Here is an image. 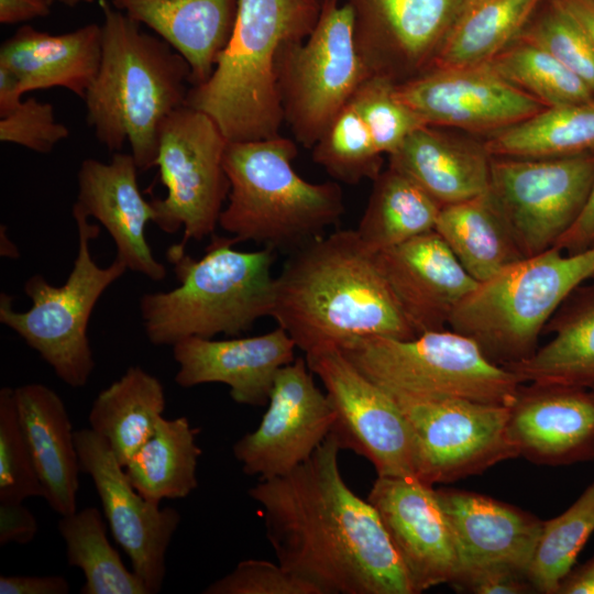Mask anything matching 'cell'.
<instances>
[{
  "label": "cell",
  "mask_w": 594,
  "mask_h": 594,
  "mask_svg": "<svg viewBox=\"0 0 594 594\" xmlns=\"http://www.w3.org/2000/svg\"><path fill=\"white\" fill-rule=\"evenodd\" d=\"M341 450L330 432L296 469L248 491L277 562L320 594H416L377 510L345 483Z\"/></svg>",
  "instance_id": "6da1fadb"
},
{
  "label": "cell",
  "mask_w": 594,
  "mask_h": 594,
  "mask_svg": "<svg viewBox=\"0 0 594 594\" xmlns=\"http://www.w3.org/2000/svg\"><path fill=\"white\" fill-rule=\"evenodd\" d=\"M297 349L418 334L402 311L376 258L355 230H338L289 253L275 277L271 316Z\"/></svg>",
  "instance_id": "7a4b0ae2"
},
{
  "label": "cell",
  "mask_w": 594,
  "mask_h": 594,
  "mask_svg": "<svg viewBox=\"0 0 594 594\" xmlns=\"http://www.w3.org/2000/svg\"><path fill=\"white\" fill-rule=\"evenodd\" d=\"M101 59L84 98L87 123L110 152L125 142L139 170L156 164L160 132L176 109L185 106L190 68L161 37L101 0Z\"/></svg>",
  "instance_id": "3957f363"
},
{
  "label": "cell",
  "mask_w": 594,
  "mask_h": 594,
  "mask_svg": "<svg viewBox=\"0 0 594 594\" xmlns=\"http://www.w3.org/2000/svg\"><path fill=\"white\" fill-rule=\"evenodd\" d=\"M321 6V0H239L227 46L211 76L189 88L185 105L212 118L229 142L279 135L278 54L310 34Z\"/></svg>",
  "instance_id": "277c9868"
},
{
  "label": "cell",
  "mask_w": 594,
  "mask_h": 594,
  "mask_svg": "<svg viewBox=\"0 0 594 594\" xmlns=\"http://www.w3.org/2000/svg\"><path fill=\"white\" fill-rule=\"evenodd\" d=\"M232 237L212 235L205 255L196 260L178 243L166 252L179 285L144 294L140 312L148 341L175 345L188 338L237 337L271 316L276 252L270 248L239 251Z\"/></svg>",
  "instance_id": "5b68a950"
},
{
  "label": "cell",
  "mask_w": 594,
  "mask_h": 594,
  "mask_svg": "<svg viewBox=\"0 0 594 594\" xmlns=\"http://www.w3.org/2000/svg\"><path fill=\"white\" fill-rule=\"evenodd\" d=\"M296 143L277 135L228 142L223 166L230 183L219 227L237 242L292 253L324 235L344 213L338 182L310 183L293 167Z\"/></svg>",
  "instance_id": "8992f818"
},
{
  "label": "cell",
  "mask_w": 594,
  "mask_h": 594,
  "mask_svg": "<svg viewBox=\"0 0 594 594\" xmlns=\"http://www.w3.org/2000/svg\"><path fill=\"white\" fill-rule=\"evenodd\" d=\"M593 277L594 248L568 254L553 246L479 283L448 324L474 340L493 363L508 366L537 351L553 314L575 288Z\"/></svg>",
  "instance_id": "52a82bcc"
},
{
  "label": "cell",
  "mask_w": 594,
  "mask_h": 594,
  "mask_svg": "<svg viewBox=\"0 0 594 594\" xmlns=\"http://www.w3.org/2000/svg\"><path fill=\"white\" fill-rule=\"evenodd\" d=\"M339 349L392 395L509 406L522 384L514 372L488 360L474 340L453 330L408 340L374 336Z\"/></svg>",
  "instance_id": "ba28073f"
},
{
  "label": "cell",
  "mask_w": 594,
  "mask_h": 594,
  "mask_svg": "<svg viewBox=\"0 0 594 594\" xmlns=\"http://www.w3.org/2000/svg\"><path fill=\"white\" fill-rule=\"evenodd\" d=\"M78 231V251L73 268L62 286H54L41 274L23 286L32 306L26 311L13 308V297L0 296V322L14 331L53 369L56 376L73 388L86 386L95 370L87 336L92 310L110 285L128 270L119 258L100 267L90 253L89 242L100 229L73 206Z\"/></svg>",
  "instance_id": "9c48e42d"
},
{
  "label": "cell",
  "mask_w": 594,
  "mask_h": 594,
  "mask_svg": "<svg viewBox=\"0 0 594 594\" xmlns=\"http://www.w3.org/2000/svg\"><path fill=\"white\" fill-rule=\"evenodd\" d=\"M367 77L354 43L351 8L323 0L310 34L285 44L276 63L284 121L297 142L311 148Z\"/></svg>",
  "instance_id": "30bf717a"
},
{
  "label": "cell",
  "mask_w": 594,
  "mask_h": 594,
  "mask_svg": "<svg viewBox=\"0 0 594 594\" xmlns=\"http://www.w3.org/2000/svg\"><path fill=\"white\" fill-rule=\"evenodd\" d=\"M207 113L183 106L161 128L156 164L167 194L151 200L153 222L173 234L183 229L189 240L213 235L228 199L230 183L223 166L228 145Z\"/></svg>",
  "instance_id": "8fae6325"
},
{
  "label": "cell",
  "mask_w": 594,
  "mask_h": 594,
  "mask_svg": "<svg viewBox=\"0 0 594 594\" xmlns=\"http://www.w3.org/2000/svg\"><path fill=\"white\" fill-rule=\"evenodd\" d=\"M594 184V152L548 158L492 156L488 193L525 257L558 243Z\"/></svg>",
  "instance_id": "7c38bea8"
},
{
  "label": "cell",
  "mask_w": 594,
  "mask_h": 594,
  "mask_svg": "<svg viewBox=\"0 0 594 594\" xmlns=\"http://www.w3.org/2000/svg\"><path fill=\"white\" fill-rule=\"evenodd\" d=\"M389 395L413 432L416 477L430 485L479 475L518 458L507 430L508 406Z\"/></svg>",
  "instance_id": "4fadbf2b"
},
{
  "label": "cell",
  "mask_w": 594,
  "mask_h": 594,
  "mask_svg": "<svg viewBox=\"0 0 594 594\" xmlns=\"http://www.w3.org/2000/svg\"><path fill=\"white\" fill-rule=\"evenodd\" d=\"M334 410L341 449L369 460L377 476H416L410 426L395 399L334 345L305 353Z\"/></svg>",
  "instance_id": "5bb4252c"
},
{
  "label": "cell",
  "mask_w": 594,
  "mask_h": 594,
  "mask_svg": "<svg viewBox=\"0 0 594 594\" xmlns=\"http://www.w3.org/2000/svg\"><path fill=\"white\" fill-rule=\"evenodd\" d=\"M266 406L257 428L232 448L242 471L258 480L285 475L308 460L336 420L326 392L301 356L278 371Z\"/></svg>",
  "instance_id": "9a60e30c"
},
{
  "label": "cell",
  "mask_w": 594,
  "mask_h": 594,
  "mask_svg": "<svg viewBox=\"0 0 594 594\" xmlns=\"http://www.w3.org/2000/svg\"><path fill=\"white\" fill-rule=\"evenodd\" d=\"M370 76L399 85L429 70L470 0H341Z\"/></svg>",
  "instance_id": "2e32d148"
},
{
  "label": "cell",
  "mask_w": 594,
  "mask_h": 594,
  "mask_svg": "<svg viewBox=\"0 0 594 594\" xmlns=\"http://www.w3.org/2000/svg\"><path fill=\"white\" fill-rule=\"evenodd\" d=\"M80 469L91 479L117 543L150 594L161 592L166 552L182 517L173 507L142 496L103 438L92 429L75 431Z\"/></svg>",
  "instance_id": "e0dca14e"
},
{
  "label": "cell",
  "mask_w": 594,
  "mask_h": 594,
  "mask_svg": "<svg viewBox=\"0 0 594 594\" xmlns=\"http://www.w3.org/2000/svg\"><path fill=\"white\" fill-rule=\"evenodd\" d=\"M396 94L425 124L484 138L546 108L487 63L431 68L396 85Z\"/></svg>",
  "instance_id": "ac0fdd59"
},
{
  "label": "cell",
  "mask_w": 594,
  "mask_h": 594,
  "mask_svg": "<svg viewBox=\"0 0 594 594\" xmlns=\"http://www.w3.org/2000/svg\"><path fill=\"white\" fill-rule=\"evenodd\" d=\"M367 501L377 510L415 593L451 585L459 573V556L433 485L416 476H377Z\"/></svg>",
  "instance_id": "d6986e66"
},
{
  "label": "cell",
  "mask_w": 594,
  "mask_h": 594,
  "mask_svg": "<svg viewBox=\"0 0 594 594\" xmlns=\"http://www.w3.org/2000/svg\"><path fill=\"white\" fill-rule=\"evenodd\" d=\"M507 430L518 457L540 465L594 460V391L521 384L508 406Z\"/></svg>",
  "instance_id": "ffe728a7"
},
{
  "label": "cell",
  "mask_w": 594,
  "mask_h": 594,
  "mask_svg": "<svg viewBox=\"0 0 594 594\" xmlns=\"http://www.w3.org/2000/svg\"><path fill=\"white\" fill-rule=\"evenodd\" d=\"M172 348L178 365L175 375L178 386L221 383L229 387L233 402L253 407L267 405L278 371L296 359L297 349L279 326L253 337L188 338Z\"/></svg>",
  "instance_id": "44dd1931"
},
{
  "label": "cell",
  "mask_w": 594,
  "mask_h": 594,
  "mask_svg": "<svg viewBox=\"0 0 594 594\" xmlns=\"http://www.w3.org/2000/svg\"><path fill=\"white\" fill-rule=\"evenodd\" d=\"M377 263L417 334L442 330L479 285L436 230L376 252Z\"/></svg>",
  "instance_id": "7402d4cb"
},
{
  "label": "cell",
  "mask_w": 594,
  "mask_h": 594,
  "mask_svg": "<svg viewBox=\"0 0 594 594\" xmlns=\"http://www.w3.org/2000/svg\"><path fill=\"white\" fill-rule=\"evenodd\" d=\"M436 494L457 544V579L493 566L514 569L528 576L543 520L475 492L441 487Z\"/></svg>",
  "instance_id": "603a6c76"
},
{
  "label": "cell",
  "mask_w": 594,
  "mask_h": 594,
  "mask_svg": "<svg viewBox=\"0 0 594 594\" xmlns=\"http://www.w3.org/2000/svg\"><path fill=\"white\" fill-rule=\"evenodd\" d=\"M138 170L132 154L116 152L108 163L84 160L77 173L74 205L108 231L117 248L116 257L129 271L162 282L166 267L154 257L145 233L154 219V209L141 194Z\"/></svg>",
  "instance_id": "cb8c5ba5"
},
{
  "label": "cell",
  "mask_w": 594,
  "mask_h": 594,
  "mask_svg": "<svg viewBox=\"0 0 594 594\" xmlns=\"http://www.w3.org/2000/svg\"><path fill=\"white\" fill-rule=\"evenodd\" d=\"M424 125L388 156V166L413 179L441 207L488 191L492 155L483 139Z\"/></svg>",
  "instance_id": "d4e9b609"
},
{
  "label": "cell",
  "mask_w": 594,
  "mask_h": 594,
  "mask_svg": "<svg viewBox=\"0 0 594 594\" xmlns=\"http://www.w3.org/2000/svg\"><path fill=\"white\" fill-rule=\"evenodd\" d=\"M101 59V25L63 34L22 25L0 46V66L14 74L22 91L59 87L84 100Z\"/></svg>",
  "instance_id": "484cf974"
},
{
  "label": "cell",
  "mask_w": 594,
  "mask_h": 594,
  "mask_svg": "<svg viewBox=\"0 0 594 594\" xmlns=\"http://www.w3.org/2000/svg\"><path fill=\"white\" fill-rule=\"evenodd\" d=\"M14 399L43 497L61 516L75 513L81 469L75 431L63 399L40 383L15 387Z\"/></svg>",
  "instance_id": "4316f807"
},
{
  "label": "cell",
  "mask_w": 594,
  "mask_h": 594,
  "mask_svg": "<svg viewBox=\"0 0 594 594\" xmlns=\"http://www.w3.org/2000/svg\"><path fill=\"white\" fill-rule=\"evenodd\" d=\"M153 30L190 68V87L204 84L227 46L239 0H109Z\"/></svg>",
  "instance_id": "83f0119b"
},
{
  "label": "cell",
  "mask_w": 594,
  "mask_h": 594,
  "mask_svg": "<svg viewBox=\"0 0 594 594\" xmlns=\"http://www.w3.org/2000/svg\"><path fill=\"white\" fill-rule=\"evenodd\" d=\"M581 288L571 293L546 324L553 338L527 360L505 366L522 384L594 388V285Z\"/></svg>",
  "instance_id": "f1b7e54d"
},
{
  "label": "cell",
  "mask_w": 594,
  "mask_h": 594,
  "mask_svg": "<svg viewBox=\"0 0 594 594\" xmlns=\"http://www.w3.org/2000/svg\"><path fill=\"white\" fill-rule=\"evenodd\" d=\"M435 230L477 283L525 258L488 191L443 206Z\"/></svg>",
  "instance_id": "f546056e"
},
{
  "label": "cell",
  "mask_w": 594,
  "mask_h": 594,
  "mask_svg": "<svg viewBox=\"0 0 594 594\" xmlns=\"http://www.w3.org/2000/svg\"><path fill=\"white\" fill-rule=\"evenodd\" d=\"M165 404L158 378L141 366H130L97 395L88 415L89 426L106 440L124 468L153 433Z\"/></svg>",
  "instance_id": "4dcf8cb0"
},
{
  "label": "cell",
  "mask_w": 594,
  "mask_h": 594,
  "mask_svg": "<svg viewBox=\"0 0 594 594\" xmlns=\"http://www.w3.org/2000/svg\"><path fill=\"white\" fill-rule=\"evenodd\" d=\"M199 430L186 417L158 420L151 437L124 466L135 490L155 503L184 498L198 486L197 466L201 449Z\"/></svg>",
  "instance_id": "1f68e13d"
},
{
  "label": "cell",
  "mask_w": 594,
  "mask_h": 594,
  "mask_svg": "<svg viewBox=\"0 0 594 594\" xmlns=\"http://www.w3.org/2000/svg\"><path fill=\"white\" fill-rule=\"evenodd\" d=\"M492 156L548 158L594 152V100L543 108L483 138Z\"/></svg>",
  "instance_id": "d6a6232c"
},
{
  "label": "cell",
  "mask_w": 594,
  "mask_h": 594,
  "mask_svg": "<svg viewBox=\"0 0 594 594\" xmlns=\"http://www.w3.org/2000/svg\"><path fill=\"white\" fill-rule=\"evenodd\" d=\"M441 208L413 179L388 166L373 179L355 231L377 252L435 230Z\"/></svg>",
  "instance_id": "836d02e7"
},
{
  "label": "cell",
  "mask_w": 594,
  "mask_h": 594,
  "mask_svg": "<svg viewBox=\"0 0 594 594\" xmlns=\"http://www.w3.org/2000/svg\"><path fill=\"white\" fill-rule=\"evenodd\" d=\"M541 1L470 0L431 68L465 67L490 62L518 37Z\"/></svg>",
  "instance_id": "e575fe53"
},
{
  "label": "cell",
  "mask_w": 594,
  "mask_h": 594,
  "mask_svg": "<svg viewBox=\"0 0 594 594\" xmlns=\"http://www.w3.org/2000/svg\"><path fill=\"white\" fill-rule=\"evenodd\" d=\"M58 531L68 565L80 569L81 594H150L147 587L123 563L107 536V524L97 507L61 516Z\"/></svg>",
  "instance_id": "d590c367"
},
{
  "label": "cell",
  "mask_w": 594,
  "mask_h": 594,
  "mask_svg": "<svg viewBox=\"0 0 594 594\" xmlns=\"http://www.w3.org/2000/svg\"><path fill=\"white\" fill-rule=\"evenodd\" d=\"M487 64L546 108L594 100V92L544 50L515 40Z\"/></svg>",
  "instance_id": "8d00e7d4"
},
{
  "label": "cell",
  "mask_w": 594,
  "mask_h": 594,
  "mask_svg": "<svg viewBox=\"0 0 594 594\" xmlns=\"http://www.w3.org/2000/svg\"><path fill=\"white\" fill-rule=\"evenodd\" d=\"M594 532V482L561 515L543 520L528 570L536 593L557 594Z\"/></svg>",
  "instance_id": "74e56055"
},
{
  "label": "cell",
  "mask_w": 594,
  "mask_h": 594,
  "mask_svg": "<svg viewBox=\"0 0 594 594\" xmlns=\"http://www.w3.org/2000/svg\"><path fill=\"white\" fill-rule=\"evenodd\" d=\"M382 156L350 101L311 147L312 161L336 182L348 185H356L366 178L373 180L383 170Z\"/></svg>",
  "instance_id": "f35d334b"
},
{
  "label": "cell",
  "mask_w": 594,
  "mask_h": 594,
  "mask_svg": "<svg viewBox=\"0 0 594 594\" xmlns=\"http://www.w3.org/2000/svg\"><path fill=\"white\" fill-rule=\"evenodd\" d=\"M580 77L594 92V50L579 22L556 0H542L520 34Z\"/></svg>",
  "instance_id": "ab89813d"
},
{
  "label": "cell",
  "mask_w": 594,
  "mask_h": 594,
  "mask_svg": "<svg viewBox=\"0 0 594 594\" xmlns=\"http://www.w3.org/2000/svg\"><path fill=\"white\" fill-rule=\"evenodd\" d=\"M350 102L365 122L381 154H393L417 129L427 125L396 94V84L367 77Z\"/></svg>",
  "instance_id": "60d3db41"
},
{
  "label": "cell",
  "mask_w": 594,
  "mask_h": 594,
  "mask_svg": "<svg viewBox=\"0 0 594 594\" xmlns=\"http://www.w3.org/2000/svg\"><path fill=\"white\" fill-rule=\"evenodd\" d=\"M44 496L29 446L23 435L14 388L0 389V503H23Z\"/></svg>",
  "instance_id": "b9f144b4"
},
{
  "label": "cell",
  "mask_w": 594,
  "mask_h": 594,
  "mask_svg": "<svg viewBox=\"0 0 594 594\" xmlns=\"http://www.w3.org/2000/svg\"><path fill=\"white\" fill-rule=\"evenodd\" d=\"M204 594H320L310 583L279 562L243 560L210 583Z\"/></svg>",
  "instance_id": "7bdbcfd3"
},
{
  "label": "cell",
  "mask_w": 594,
  "mask_h": 594,
  "mask_svg": "<svg viewBox=\"0 0 594 594\" xmlns=\"http://www.w3.org/2000/svg\"><path fill=\"white\" fill-rule=\"evenodd\" d=\"M68 136V128L55 120L53 106L35 98L21 100L0 116V141L36 153H50Z\"/></svg>",
  "instance_id": "ee69618b"
},
{
  "label": "cell",
  "mask_w": 594,
  "mask_h": 594,
  "mask_svg": "<svg viewBox=\"0 0 594 594\" xmlns=\"http://www.w3.org/2000/svg\"><path fill=\"white\" fill-rule=\"evenodd\" d=\"M451 586L474 594L536 593L527 574L509 568L493 566L459 576Z\"/></svg>",
  "instance_id": "f6af8a7d"
},
{
  "label": "cell",
  "mask_w": 594,
  "mask_h": 594,
  "mask_svg": "<svg viewBox=\"0 0 594 594\" xmlns=\"http://www.w3.org/2000/svg\"><path fill=\"white\" fill-rule=\"evenodd\" d=\"M38 530L33 513L23 503H0V544H26Z\"/></svg>",
  "instance_id": "bcb514c9"
},
{
  "label": "cell",
  "mask_w": 594,
  "mask_h": 594,
  "mask_svg": "<svg viewBox=\"0 0 594 594\" xmlns=\"http://www.w3.org/2000/svg\"><path fill=\"white\" fill-rule=\"evenodd\" d=\"M70 586L62 575H1L0 594H67Z\"/></svg>",
  "instance_id": "7dc6e473"
},
{
  "label": "cell",
  "mask_w": 594,
  "mask_h": 594,
  "mask_svg": "<svg viewBox=\"0 0 594 594\" xmlns=\"http://www.w3.org/2000/svg\"><path fill=\"white\" fill-rule=\"evenodd\" d=\"M556 248L568 254H576L594 248V184L578 220L558 241Z\"/></svg>",
  "instance_id": "c3c4849f"
},
{
  "label": "cell",
  "mask_w": 594,
  "mask_h": 594,
  "mask_svg": "<svg viewBox=\"0 0 594 594\" xmlns=\"http://www.w3.org/2000/svg\"><path fill=\"white\" fill-rule=\"evenodd\" d=\"M51 13V6L45 0H0V22L15 24Z\"/></svg>",
  "instance_id": "681fc988"
},
{
  "label": "cell",
  "mask_w": 594,
  "mask_h": 594,
  "mask_svg": "<svg viewBox=\"0 0 594 594\" xmlns=\"http://www.w3.org/2000/svg\"><path fill=\"white\" fill-rule=\"evenodd\" d=\"M557 594H594V557L573 566L561 581Z\"/></svg>",
  "instance_id": "f907efd6"
},
{
  "label": "cell",
  "mask_w": 594,
  "mask_h": 594,
  "mask_svg": "<svg viewBox=\"0 0 594 594\" xmlns=\"http://www.w3.org/2000/svg\"><path fill=\"white\" fill-rule=\"evenodd\" d=\"M581 25L594 50V2L591 0H556Z\"/></svg>",
  "instance_id": "816d5d0a"
},
{
  "label": "cell",
  "mask_w": 594,
  "mask_h": 594,
  "mask_svg": "<svg viewBox=\"0 0 594 594\" xmlns=\"http://www.w3.org/2000/svg\"><path fill=\"white\" fill-rule=\"evenodd\" d=\"M7 228L1 226V244H0V254L1 256L16 258L19 257V250L14 243L9 239L7 234Z\"/></svg>",
  "instance_id": "f5cc1de1"
},
{
  "label": "cell",
  "mask_w": 594,
  "mask_h": 594,
  "mask_svg": "<svg viewBox=\"0 0 594 594\" xmlns=\"http://www.w3.org/2000/svg\"><path fill=\"white\" fill-rule=\"evenodd\" d=\"M56 1L67 7H76L80 3H90L94 0H56Z\"/></svg>",
  "instance_id": "db71d44e"
},
{
  "label": "cell",
  "mask_w": 594,
  "mask_h": 594,
  "mask_svg": "<svg viewBox=\"0 0 594 594\" xmlns=\"http://www.w3.org/2000/svg\"><path fill=\"white\" fill-rule=\"evenodd\" d=\"M50 6H52L56 0H45Z\"/></svg>",
  "instance_id": "11a10c76"
},
{
  "label": "cell",
  "mask_w": 594,
  "mask_h": 594,
  "mask_svg": "<svg viewBox=\"0 0 594 594\" xmlns=\"http://www.w3.org/2000/svg\"><path fill=\"white\" fill-rule=\"evenodd\" d=\"M592 279H593V285H594V277Z\"/></svg>",
  "instance_id": "9f6ffc18"
},
{
  "label": "cell",
  "mask_w": 594,
  "mask_h": 594,
  "mask_svg": "<svg viewBox=\"0 0 594 594\" xmlns=\"http://www.w3.org/2000/svg\"><path fill=\"white\" fill-rule=\"evenodd\" d=\"M592 2H594V0H591Z\"/></svg>",
  "instance_id": "6f0895ef"
},
{
  "label": "cell",
  "mask_w": 594,
  "mask_h": 594,
  "mask_svg": "<svg viewBox=\"0 0 594 594\" xmlns=\"http://www.w3.org/2000/svg\"><path fill=\"white\" fill-rule=\"evenodd\" d=\"M321 1H323V0H321Z\"/></svg>",
  "instance_id": "680465c9"
},
{
  "label": "cell",
  "mask_w": 594,
  "mask_h": 594,
  "mask_svg": "<svg viewBox=\"0 0 594 594\" xmlns=\"http://www.w3.org/2000/svg\"><path fill=\"white\" fill-rule=\"evenodd\" d=\"M594 391V389H593Z\"/></svg>",
  "instance_id": "91938a15"
}]
</instances>
